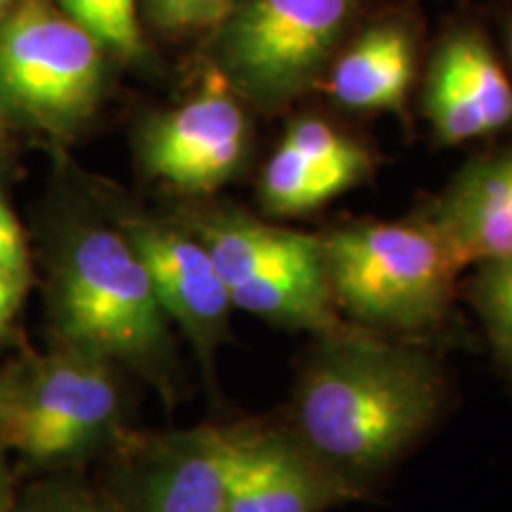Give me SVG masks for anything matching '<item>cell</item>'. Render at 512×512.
I'll return each instance as SVG.
<instances>
[{"label":"cell","instance_id":"obj_1","mask_svg":"<svg viewBox=\"0 0 512 512\" xmlns=\"http://www.w3.org/2000/svg\"><path fill=\"white\" fill-rule=\"evenodd\" d=\"M444 403L437 358L411 339L344 323L313 335L287 422L361 501L430 432Z\"/></svg>","mask_w":512,"mask_h":512},{"label":"cell","instance_id":"obj_2","mask_svg":"<svg viewBox=\"0 0 512 512\" xmlns=\"http://www.w3.org/2000/svg\"><path fill=\"white\" fill-rule=\"evenodd\" d=\"M50 297L60 344L126 366L166 399L178 389L171 320L117 223L79 219L53 252Z\"/></svg>","mask_w":512,"mask_h":512},{"label":"cell","instance_id":"obj_3","mask_svg":"<svg viewBox=\"0 0 512 512\" xmlns=\"http://www.w3.org/2000/svg\"><path fill=\"white\" fill-rule=\"evenodd\" d=\"M320 242L332 302L358 328L413 342L446 323L463 268L420 216L351 223Z\"/></svg>","mask_w":512,"mask_h":512},{"label":"cell","instance_id":"obj_4","mask_svg":"<svg viewBox=\"0 0 512 512\" xmlns=\"http://www.w3.org/2000/svg\"><path fill=\"white\" fill-rule=\"evenodd\" d=\"M181 223L209 252L233 309L311 335L344 325L332 302L320 235L273 226L238 209L192 211Z\"/></svg>","mask_w":512,"mask_h":512},{"label":"cell","instance_id":"obj_5","mask_svg":"<svg viewBox=\"0 0 512 512\" xmlns=\"http://www.w3.org/2000/svg\"><path fill=\"white\" fill-rule=\"evenodd\" d=\"M356 0H235L219 24L216 69L242 100L278 112L337 57Z\"/></svg>","mask_w":512,"mask_h":512},{"label":"cell","instance_id":"obj_6","mask_svg":"<svg viewBox=\"0 0 512 512\" xmlns=\"http://www.w3.org/2000/svg\"><path fill=\"white\" fill-rule=\"evenodd\" d=\"M121 408L117 366L60 347L0 380V444L36 463H60L110 437Z\"/></svg>","mask_w":512,"mask_h":512},{"label":"cell","instance_id":"obj_7","mask_svg":"<svg viewBox=\"0 0 512 512\" xmlns=\"http://www.w3.org/2000/svg\"><path fill=\"white\" fill-rule=\"evenodd\" d=\"M105 48L64 10L27 3L0 22V105L55 133L91 117Z\"/></svg>","mask_w":512,"mask_h":512},{"label":"cell","instance_id":"obj_8","mask_svg":"<svg viewBox=\"0 0 512 512\" xmlns=\"http://www.w3.org/2000/svg\"><path fill=\"white\" fill-rule=\"evenodd\" d=\"M247 150L245 107L216 67L192 98L152 117L140 133L147 174L185 195H209L233 181Z\"/></svg>","mask_w":512,"mask_h":512},{"label":"cell","instance_id":"obj_9","mask_svg":"<svg viewBox=\"0 0 512 512\" xmlns=\"http://www.w3.org/2000/svg\"><path fill=\"white\" fill-rule=\"evenodd\" d=\"M228 512H328L358 501L287 420L219 425Z\"/></svg>","mask_w":512,"mask_h":512},{"label":"cell","instance_id":"obj_10","mask_svg":"<svg viewBox=\"0 0 512 512\" xmlns=\"http://www.w3.org/2000/svg\"><path fill=\"white\" fill-rule=\"evenodd\" d=\"M117 226L143 261L166 318L181 328L211 370L216 351L230 339V297L214 261L181 221L119 216Z\"/></svg>","mask_w":512,"mask_h":512},{"label":"cell","instance_id":"obj_11","mask_svg":"<svg viewBox=\"0 0 512 512\" xmlns=\"http://www.w3.org/2000/svg\"><path fill=\"white\" fill-rule=\"evenodd\" d=\"M425 117L441 145H463L512 126V81L477 31L458 29L434 50Z\"/></svg>","mask_w":512,"mask_h":512},{"label":"cell","instance_id":"obj_12","mask_svg":"<svg viewBox=\"0 0 512 512\" xmlns=\"http://www.w3.org/2000/svg\"><path fill=\"white\" fill-rule=\"evenodd\" d=\"M373 174V157L320 117H299L285 128L259 176L266 214L304 216L361 185Z\"/></svg>","mask_w":512,"mask_h":512},{"label":"cell","instance_id":"obj_13","mask_svg":"<svg viewBox=\"0 0 512 512\" xmlns=\"http://www.w3.org/2000/svg\"><path fill=\"white\" fill-rule=\"evenodd\" d=\"M460 268L512 252V147L472 159L418 214Z\"/></svg>","mask_w":512,"mask_h":512},{"label":"cell","instance_id":"obj_14","mask_svg":"<svg viewBox=\"0 0 512 512\" xmlns=\"http://www.w3.org/2000/svg\"><path fill=\"white\" fill-rule=\"evenodd\" d=\"M119 503L126 512H228L219 425L152 439Z\"/></svg>","mask_w":512,"mask_h":512},{"label":"cell","instance_id":"obj_15","mask_svg":"<svg viewBox=\"0 0 512 512\" xmlns=\"http://www.w3.org/2000/svg\"><path fill=\"white\" fill-rule=\"evenodd\" d=\"M413 76V36L401 24H377L332 62L330 95L354 112H399Z\"/></svg>","mask_w":512,"mask_h":512},{"label":"cell","instance_id":"obj_16","mask_svg":"<svg viewBox=\"0 0 512 512\" xmlns=\"http://www.w3.org/2000/svg\"><path fill=\"white\" fill-rule=\"evenodd\" d=\"M467 280V302L482 320L501 366L512 375V252L479 261Z\"/></svg>","mask_w":512,"mask_h":512},{"label":"cell","instance_id":"obj_17","mask_svg":"<svg viewBox=\"0 0 512 512\" xmlns=\"http://www.w3.org/2000/svg\"><path fill=\"white\" fill-rule=\"evenodd\" d=\"M60 5L105 50L124 57H136L143 50L138 0H60Z\"/></svg>","mask_w":512,"mask_h":512},{"label":"cell","instance_id":"obj_18","mask_svg":"<svg viewBox=\"0 0 512 512\" xmlns=\"http://www.w3.org/2000/svg\"><path fill=\"white\" fill-rule=\"evenodd\" d=\"M145 15L157 29L183 34L219 27L235 0H143Z\"/></svg>","mask_w":512,"mask_h":512},{"label":"cell","instance_id":"obj_19","mask_svg":"<svg viewBox=\"0 0 512 512\" xmlns=\"http://www.w3.org/2000/svg\"><path fill=\"white\" fill-rule=\"evenodd\" d=\"M22 512H126L124 505L72 479L34 486L22 501Z\"/></svg>","mask_w":512,"mask_h":512},{"label":"cell","instance_id":"obj_20","mask_svg":"<svg viewBox=\"0 0 512 512\" xmlns=\"http://www.w3.org/2000/svg\"><path fill=\"white\" fill-rule=\"evenodd\" d=\"M0 268L15 275L17 280H29V249L24 240L22 226H19L15 211L0 195Z\"/></svg>","mask_w":512,"mask_h":512},{"label":"cell","instance_id":"obj_21","mask_svg":"<svg viewBox=\"0 0 512 512\" xmlns=\"http://www.w3.org/2000/svg\"><path fill=\"white\" fill-rule=\"evenodd\" d=\"M24 287H27V283H22L15 275L5 273L3 268H0V335L8 330L10 320L15 316L19 306V299H22Z\"/></svg>","mask_w":512,"mask_h":512},{"label":"cell","instance_id":"obj_22","mask_svg":"<svg viewBox=\"0 0 512 512\" xmlns=\"http://www.w3.org/2000/svg\"><path fill=\"white\" fill-rule=\"evenodd\" d=\"M17 505L15 477H12L10 460L5 456V446L0 444V512H12Z\"/></svg>","mask_w":512,"mask_h":512},{"label":"cell","instance_id":"obj_23","mask_svg":"<svg viewBox=\"0 0 512 512\" xmlns=\"http://www.w3.org/2000/svg\"><path fill=\"white\" fill-rule=\"evenodd\" d=\"M12 3H15V0H0V22H3V19L8 17L12 10H15L12 8Z\"/></svg>","mask_w":512,"mask_h":512},{"label":"cell","instance_id":"obj_24","mask_svg":"<svg viewBox=\"0 0 512 512\" xmlns=\"http://www.w3.org/2000/svg\"><path fill=\"white\" fill-rule=\"evenodd\" d=\"M508 53H510V60H512V22H510V29H508Z\"/></svg>","mask_w":512,"mask_h":512},{"label":"cell","instance_id":"obj_25","mask_svg":"<svg viewBox=\"0 0 512 512\" xmlns=\"http://www.w3.org/2000/svg\"><path fill=\"white\" fill-rule=\"evenodd\" d=\"M0 110H3V105H0ZM0 119H3V117H0Z\"/></svg>","mask_w":512,"mask_h":512}]
</instances>
